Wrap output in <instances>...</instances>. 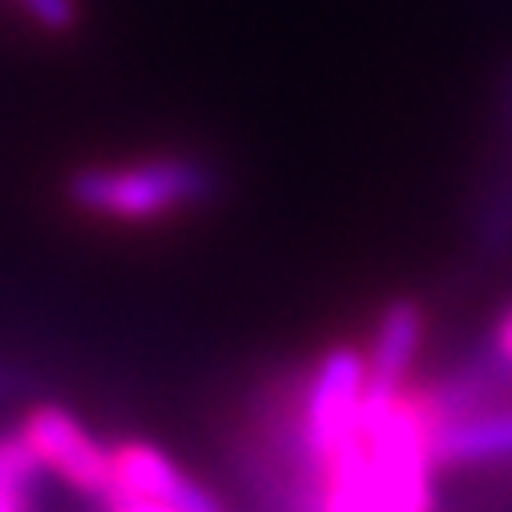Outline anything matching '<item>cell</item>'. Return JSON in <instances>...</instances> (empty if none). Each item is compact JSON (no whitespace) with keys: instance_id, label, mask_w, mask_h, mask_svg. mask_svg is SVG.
Returning a JSON list of instances; mask_svg holds the SVG:
<instances>
[{"instance_id":"6da1fadb","label":"cell","mask_w":512,"mask_h":512,"mask_svg":"<svg viewBox=\"0 0 512 512\" xmlns=\"http://www.w3.org/2000/svg\"><path fill=\"white\" fill-rule=\"evenodd\" d=\"M222 178L202 158H150L134 166H81L65 178V202L109 222H154L206 206Z\"/></svg>"},{"instance_id":"7a4b0ae2","label":"cell","mask_w":512,"mask_h":512,"mask_svg":"<svg viewBox=\"0 0 512 512\" xmlns=\"http://www.w3.org/2000/svg\"><path fill=\"white\" fill-rule=\"evenodd\" d=\"M363 388H367V355L355 347H331L303 388L299 396L303 440L323 464L355 436Z\"/></svg>"},{"instance_id":"3957f363","label":"cell","mask_w":512,"mask_h":512,"mask_svg":"<svg viewBox=\"0 0 512 512\" xmlns=\"http://www.w3.org/2000/svg\"><path fill=\"white\" fill-rule=\"evenodd\" d=\"M21 436L33 444L41 468H49L53 476H61L69 488H77L89 500H105L113 492V456L77 424V416H69L57 404H37L25 424Z\"/></svg>"},{"instance_id":"277c9868","label":"cell","mask_w":512,"mask_h":512,"mask_svg":"<svg viewBox=\"0 0 512 512\" xmlns=\"http://www.w3.org/2000/svg\"><path fill=\"white\" fill-rule=\"evenodd\" d=\"M109 456H113V492L109 496H142V500L170 504L178 512H222L214 492H206L166 452H158L150 444H121Z\"/></svg>"},{"instance_id":"5b68a950","label":"cell","mask_w":512,"mask_h":512,"mask_svg":"<svg viewBox=\"0 0 512 512\" xmlns=\"http://www.w3.org/2000/svg\"><path fill=\"white\" fill-rule=\"evenodd\" d=\"M420 339H424V311L416 299H392L383 307V315L375 323L371 351H367L363 404H388V400L404 396Z\"/></svg>"},{"instance_id":"8992f818","label":"cell","mask_w":512,"mask_h":512,"mask_svg":"<svg viewBox=\"0 0 512 512\" xmlns=\"http://www.w3.org/2000/svg\"><path fill=\"white\" fill-rule=\"evenodd\" d=\"M428 452L436 468L512 464V404L428 428Z\"/></svg>"},{"instance_id":"52a82bcc","label":"cell","mask_w":512,"mask_h":512,"mask_svg":"<svg viewBox=\"0 0 512 512\" xmlns=\"http://www.w3.org/2000/svg\"><path fill=\"white\" fill-rule=\"evenodd\" d=\"M37 472H41V460L21 432L0 436V492H17V488L29 492L37 484Z\"/></svg>"},{"instance_id":"ba28073f","label":"cell","mask_w":512,"mask_h":512,"mask_svg":"<svg viewBox=\"0 0 512 512\" xmlns=\"http://www.w3.org/2000/svg\"><path fill=\"white\" fill-rule=\"evenodd\" d=\"M25 13L45 29V33H69L77 25V0H21Z\"/></svg>"},{"instance_id":"9c48e42d","label":"cell","mask_w":512,"mask_h":512,"mask_svg":"<svg viewBox=\"0 0 512 512\" xmlns=\"http://www.w3.org/2000/svg\"><path fill=\"white\" fill-rule=\"evenodd\" d=\"M37 392V379L17 367V363H0V404H13V400H25Z\"/></svg>"},{"instance_id":"30bf717a","label":"cell","mask_w":512,"mask_h":512,"mask_svg":"<svg viewBox=\"0 0 512 512\" xmlns=\"http://www.w3.org/2000/svg\"><path fill=\"white\" fill-rule=\"evenodd\" d=\"M101 512H178L170 504H158V500H142V496H105L97 500Z\"/></svg>"},{"instance_id":"8fae6325","label":"cell","mask_w":512,"mask_h":512,"mask_svg":"<svg viewBox=\"0 0 512 512\" xmlns=\"http://www.w3.org/2000/svg\"><path fill=\"white\" fill-rule=\"evenodd\" d=\"M492 347H496L504 359H512V307L500 315V323H496V335H492Z\"/></svg>"},{"instance_id":"7c38bea8","label":"cell","mask_w":512,"mask_h":512,"mask_svg":"<svg viewBox=\"0 0 512 512\" xmlns=\"http://www.w3.org/2000/svg\"><path fill=\"white\" fill-rule=\"evenodd\" d=\"M29 496L33 492H0V512H29Z\"/></svg>"},{"instance_id":"4fadbf2b","label":"cell","mask_w":512,"mask_h":512,"mask_svg":"<svg viewBox=\"0 0 512 512\" xmlns=\"http://www.w3.org/2000/svg\"><path fill=\"white\" fill-rule=\"evenodd\" d=\"M504 117H508V125H512V73H508V81H504Z\"/></svg>"}]
</instances>
